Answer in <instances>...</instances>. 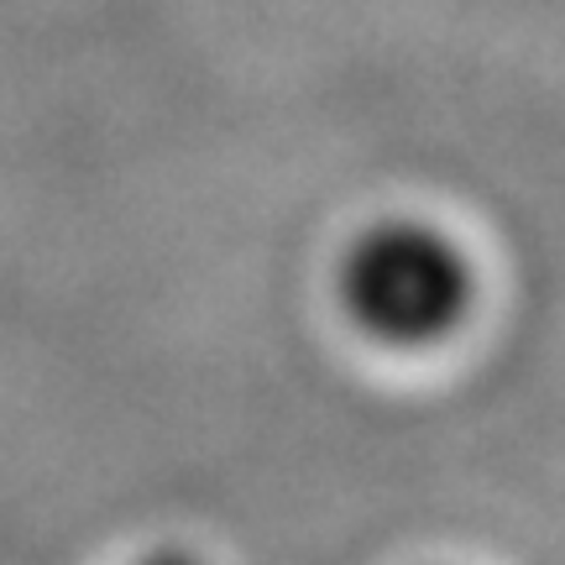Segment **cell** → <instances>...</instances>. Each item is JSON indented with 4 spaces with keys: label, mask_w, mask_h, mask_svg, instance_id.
<instances>
[{
    "label": "cell",
    "mask_w": 565,
    "mask_h": 565,
    "mask_svg": "<svg viewBox=\"0 0 565 565\" xmlns=\"http://www.w3.org/2000/svg\"><path fill=\"white\" fill-rule=\"evenodd\" d=\"M477 294L466 252L429 221H377L351 242L341 263V303L351 324L377 345L414 351L445 341Z\"/></svg>",
    "instance_id": "obj_1"
},
{
    "label": "cell",
    "mask_w": 565,
    "mask_h": 565,
    "mask_svg": "<svg viewBox=\"0 0 565 565\" xmlns=\"http://www.w3.org/2000/svg\"><path fill=\"white\" fill-rule=\"evenodd\" d=\"M137 565H204L194 550H179V545H162V550H152V555H141Z\"/></svg>",
    "instance_id": "obj_2"
}]
</instances>
